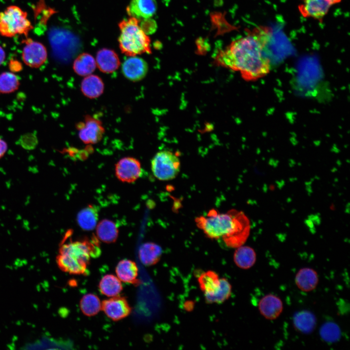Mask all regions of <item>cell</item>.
I'll use <instances>...</instances> for the list:
<instances>
[{"instance_id":"6da1fadb","label":"cell","mask_w":350,"mask_h":350,"mask_svg":"<svg viewBox=\"0 0 350 350\" xmlns=\"http://www.w3.org/2000/svg\"><path fill=\"white\" fill-rule=\"evenodd\" d=\"M272 30L260 26L247 31L246 35L233 40L214 57L218 66L238 72L246 81H254L268 74L271 61L267 54Z\"/></svg>"},{"instance_id":"7a4b0ae2","label":"cell","mask_w":350,"mask_h":350,"mask_svg":"<svg viewBox=\"0 0 350 350\" xmlns=\"http://www.w3.org/2000/svg\"><path fill=\"white\" fill-rule=\"evenodd\" d=\"M195 221L208 237H222L226 245L231 248L243 245L250 233L249 219L242 211L232 210L227 213H220L210 210L206 217H198Z\"/></svg>"},{"instance_id":"3957f363","label":"cell","mask_w":350,"mask_h":350,"mask_svg":"<svg viewBox=\"0 0 350 350\" xmlns=\"http://www.w3.org/2000/svg\"><path fill=\"white\" fill-rule=\"evenodd\" d=\"M97 241L93 237L63 244L57 258L59 267L70 274H85L90 259L100 253Z\"/></svg>"},{"instance_id":"277c9868","label":"cell","mask_w":350,"mask_h":350,"mask_svg":"<svg viewBox=\"0 0 350 350\" xmlns=\"http://www.w3.org/2000/svg\"><path fill=\"white\" fill-rule=\"evenodd\" d=\"M140 20L134 18L122 20L119 24V47L128 56L151 53L150 39L140 26Z\"/></svg>"},{"instance_id":"5b68a950","label":"cell","mask_w":350,"mask_h":350,"mask_svg":"<svg viewBox=\"0 0 350 350\" xmlns=\"http://www.w3.org/2000/svg\"><path fill=\"white\" fill-rule=\"evenodd\" d=\"M33 28L27 12L18 6L11 5L0 12V34L2 36H27Z\"/></svg>"},{"instance_id":"8992f818","label":"cell","mask_w":350,"mask_h":350,"mask_svg":"<svg viewBox=\"0 0 350 350\" xmlns=\"http://www.w3.org/2000/svg\"><path fill=\"white\" fill-rule=\"evenodd\" d=\"M180 162L178 156L168 150L158 152L151 161V170L154 176L160 180L173 179L178 174Z\"/></svg>"},{"instance_id":"52a82bcc","label":"cell","mask_w":350,"mask_h":350,"mask_svg":"<svg viewBox=\"0 0 350 350\" xmlns=\"http://www.w3.org/2000/svg\"><path fill=\"white\" fill-rule=\"evenodd\" d=\"M78 136L85 144H96L102 139L105 132L102 122L90 115H86L83 121L76 124Z\"/></svg>"},{"instance_id":"ba28073f","label":"cell","mask_w":350,"mask_h":350,"mask_svg":"<svg viewBox=\"0 0 350 350\" xmlns=\"http://www.w3.org/2000/svg\"><path fill=\"white\" fill-rule=\"evenodd\" d=\"M47 56V51L43 44L30 38L26 40L22 58L27 66L33 68H39L46 62Z\"/></svg>"},{"instance_id":"9c48e42d","label":"cell","mask_w":350,"mask_h":350,"mask_svg":"<svg viewBox=\"0 0 350 350\" xmlns=\"http://www.w3.org/2000/svg\"><path fill=\"white\" fill-rule=\"evenodd\" d=\"M115 173L117 178L122 182H134L141 175V163L133 157L123 158L116 163Z\"/></svg>"},{"instance_id":"30bf717a","label":"cell","mask_w":350,"mask_h":350,"mask_svg":"<svg viewBox=\"0 0 350 350\" xmlns=\"http://www.w3.org/2000/svg\"><path fill=\"white\" fill-rule=\"evenodd\" d=\"M342 0H300L298 10L304 18L321 20L330 8Z\"/></svg>"},{"instance_id":"8fae6325","label":"cell","mask_w":350,"mask_h":350,"mask_svg":"<svg viewBox=\"0 0 350 350\" xmlns=\"http://www.w3.org/2000/svg\"><path fill=\"white\" fill-rule=\"evenodd\" d=\"M102 310L108 318L115 321L126 317L132 311L126 299L119 295L103 300Z\"/></svg>"},{"instance_id":"7c38bea8","label":"cell","mask_w":350,"mask_h":350,"mask_svg":"<svg viewBox=\"0 0 350 350\" xmlns=\"http://www.w3.org/2000/svg\"><path fill=\"white\" fill-rule=\"evenodd\" d=\"M124 76L132 82L139 81L146 76L148 65L142 58L137 56H129L122 66Z\"/></svg>"},{"instance_id":"4fadbf2b","label":"cell","mask_w":350,"mask_h":350,"mask_svg":"<svg viewBox=\"0 0 350 350\" xmlns=\"http://www.w3.org/2000/svg\"><path fill=\"white\" fill-rule=\"evenodd\" d=\"M283 308V303L280 298L273 294L264 296L258 303V309L261 314L268 320L277 318L282 313Z\"/></svg>"},{"instance_id":"5bb4252c","label":"cell","mask_w":350,"mask_h":350,"mask_svg":"<svg viewBox=\"0 0 350 350\" xmlns=\"http://www.w3.org/2000/svg\"><path fill=\"white\" fill-rule=\"evenodd\" d=\"M157 8L156 0H131L126 11L130 17L140 20L150 18L155 14Z\"/></svg>"},{"instance_id":"9a60e30c","label":"cell","mask_w":350,"mask_h":350,"mask_svg":"<svg viewBox=\"0 0 350 350\" xmlns=\"http://www.w3.org/2000/svg\"><path fill=\"white\" fill-rule=\"evenodd\" d=\"M96 66L102 72L110 73L116 71L120 66L117 54L113 50L104 48L99 50L96 57Z\"/></svg>"},{"instance_id":"2e32d148","label":"cell","mask_w":350,"mask_h":350,"mask_svg":"<svg viewBox=\"0 0 350 350\" xmlns=\"http://www.w3.org/2000/svg\"><path fill=\"white\" fill-rule=\"evenodd\" d=\"M318 276L312 268L305 267L299 270L295 276V283L301 291L309 292L314 290L318 283Z\"/></svg>"},{"instance_id":"e0dca14e","label":"cell","mask_w":350,"mask_h":350,"mask_svg":"<svg viewBox=\"0 0 350 350\" xmlns=\"http://www.w3.org/2000/svg\"><path fill=\"white\" fill-rule=\"evenodd\" d=\"M117 277L122 282L136 283L138 276V267L134 261L129 259L121 260L115 268Z\"/></svg>"},{"instance_id":"ac0fdd59","label":"cell","mask_w":350,"mask_h":350,"mask_svg":"<svg viewBox=\"0 0 350 350\" xmlns=\"http://www.w3.org/2000/svg\"><path fill=\"white\" fill-rule=\"evenodd\" d=\"M104 84L99 76L91 74L82 80L81 90L83 94L89 99L100 97L104 90Z\"/></svg>"},{"instance_id":"d6986e66","label":"cell","mask_w":350,"mask_h":350,"mask_svg":"<svg viewBox=\"0 0 350 350\" xmlns=\"http://www.w3.org/2000/svg\"><path fill=\"white\" fill-rule=\"evenodd\" d=\"M162 253L161 247L153 242L143 244L139 250V259L141 262L145 266L156 264L159 261Z\"/></svg>"},{"instance_id":"ffe728a7","label":"cell","mask_w":350,"mask_h":350,"mask_svg":"<svg viewBox=\"0 0 350 350\" xmlns=\"http://www.w3.org/2000/svg\"><path fill=\"white\" fill-rule=\"evenodd\" d=\"M97 237L105 243H113L116 241L119 230L116 223L110 220L103 219L96 226Z\"/></svg>"},{"instance_id":"44dd1931","label":"cell","mask_w":350,"mask_h":350,"mask_svg":"<svg viewBox=\"0 0 350 350\" xmlns=\"http://www.w3.org/2000/svg\"><path fill=\"white\" fill-rule=\"evenodd\" d=\"M98 286L101 293L109 298L119 295L123 288L122 281L112 274H106L103 276Z\"/></svg>"},{"instance_id":"7402d4cb","label":"cell","mask_w":350,"mask_h":350,"mask_svg":"<svg viewBox=\"0 0 350 350\" xmlns=\"http://www.w3.org/2000/svg\"><path fill=\"white\" fill-rule=\"evenodd\" d=\"M233 260L238 267L244 269H249L256 262V254L252 247L241 245L236 248L234 253Z\"/></svg>"},{"instance_id":"603a6c76","label":"cell","mask_w":350,"mask_h":350,"mask_svg":"<svg viewBox=\"0 0 350 350\" xmlns=\"http://www.w3.org/2000/svg\"><path fill=\"white\" fill-rule=\"evenodd\" d=\"M98 210L93 205H89L83 209L77 216L78 225L85 230H91L95 228L98 223Z\"/></svg>"},{"instance_id":"cb8c5ba5","label":"cell","mask_w":350,"mask_h":350,"mask_svg":"<svg viewBox=\"0 0 350 350\" xmlns=\"http://www.w3.org/2000/svg\"><path fill=\"white\" fill-rule=\"evenodd\" d=\"M95 59L88 53L79 54L73 64L74 71L78 75L86 76L92 74L96 68Z\"/></svg>"},{"instance_id":"d4e9b609","label":"cell","mask_w":350,"mask_h":350,"mask_svg":"<svg viewBox=\"0 0 350 350\" xmlns=\"http://www.w3.org/2000/svg\"><path fill=\"white\" fill-rule=\"evenodd\" d=\"M293 322L295 327L299 331L304 333H309L315 329L316 320L312 313L308 311H302L294 315Z\"/></svg>"},{"instance_id":"484cf974","label":"cell","mask_w":350,"mask_h":350,"mask_svg":"<svg viewBox=\"0 0 350 350\" xmlns=\"http://www.w3.org/2000/svg\"><path fill=\"white\" fill-rule=\"evenodd\" d=\"M200 289L204 295L213 294L220 285V279L218 275L211 270L202 273L198 278Z\"/></svg>"},{"instance_id":"4316f807","label":"cell","mask_w":350,"mask_h":350,"mask_svg":"<svg viewBox=\"0 0 350 350\" xmlns=\"http://www.w3.org/2000/svg\"><path fill=\"white\" fill-rule=\"evenodd\" d=\"M82 313L87 316H93L102 310V302L96 295L88 293L82 297L80 301Z\"/></svg>"},{"instance_id":"83f0119b","label":"cell","mask_w":350,"mask_h":350,"mask_svg":"<svg viewBox=\"0 0 350 350\" xmlns=\"http://www.w3.org/2000/svg\"><path fill=\"white\" fill-rule=\"evenodd\" d=\"M231 293V286L225 278L220 279L219 287L213 294H206L205 298L209 303H222L228 299Z\"/></svg>"},{"instance_id":"f1b7e54d","label":"cell","mask_w":350,"mask_h":350,"mask_svg":"<svg viewBox=\"0 0 350 350\" xmlns=\"http://www.w3.org/2000/svg\"><path fill=\"white\" fill-rule=\"evenodd\" d=\"M20 85L18 77L10 71H4L0 74V93L9 94L17 90Z\"/></svg>"},{"instance_id":"f546056e","label":"cell","mask_w":350,"mask_h":350,"mask_svg":"<svg viewBox=\"0 0 350 350\" xmlns=\"http://www.w3.org/2000/svg\"><path fill=\"white\" fill-rule=\"evenodd\" d=\"M320 335L327 342H334L340 337L341 331L339 326L333 322H326L321 327Z\"/></svg>"},{"instance_id":"4dcf8cb0","label":"cell","mask_w":350,"mask_h":350,"mask_svg":"<svg viewBox=\"0 0 350 350\" xmlns=\"http://www.w3.org/2000/svg\"><path fill=\"white\" fill-rule=\"evenodd\" d=\"M140 26L146 34L153 33L156 29L155 23L149 18L144 19Z\"/></svg>"},{"instance_id":"1f68e13d","label":"cell","mask_w":350,"mask_h":350,"mask_svg":"<svg viewBox=\"0 0 350 350\" xmlns=\"http://www.w3.org/2000/svg\"><path fill=\"white\" fill-rule=\"evenodd\" d=\"M8 149L7 142L0 138V159H1L6 154Z\"/></svg>"},{"instance_id":"d6a6232c","label":"cell","mask_w":350,"mask_h":350,"mask_svg":"<svg viewBox=\"0 0 350 350\" xmlns=\"http://www.w3.org/2000/svg\"><path fill=\"white\" fill-rule=\"evenodd\" d=\"M5 52L3 49L0 46V66L4 62L5 59Z\"/></svg>"}]
</instances>
